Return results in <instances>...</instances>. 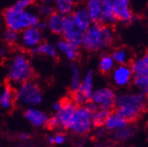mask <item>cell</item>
<instances>
[{
    "label": "cell",
    "mask_w": 148,
    "mask_h": 147,
    "mask_svg": "<svg viewBox=\"0 0 148 147\" xmlns=\"http://www.w3.org/2000/svg\"><path fill=\"white\" fill-rule=\"evenodd\" d=\"M55 47H56V49L58 51V53H59V51L62 53L71 62L76 61L77 58L79 57V48H77L75 46L70 44L68 42H66L63 39L59 40L56 42Z\"/></svg>",
    "instance_id": "18"
},
{
    "label": "cell",
    "mask_w": 148,
    "mask_h": 147,
    "mask_svg": "<svg viewBox=\"0 0 148 147\" xmlns=\"http://www.w3.org/2000/svg\"><path fill=\"white\" fill-rule=\"evenodd\" d=\"M62 107V102H55L53 106V109L54 110L55 112H58V111H60L61 108Z\"/></svg>",
    "instance_id": "37"
},
{
    "label": "cell",
    "mask_w": 148,
    "mask_h": 147,
    "mask_svg": "<svg viewBox=\"0 0 148 147\" xmlns=\"http://www.w3.org/2000/svg\"><path fill=\"white\" fill-rule=\"evenodd\" d=\"M112 8L117 22L128 25L135 20V14L131 8L130 0H106Z\"/></svg>",
    "instance_id": "7"
},
{
    "label": "cell",
    "mask_w": 148,
    "mask_h": 147,
    "mask_svg": "<svg viewBox=\"0 0 148 147\" xmlns=\"http://www.w3.org/2000/svg\"><path fill=\"white\" fill-rule=\"evenodd\" d=\"M83 107H84L91 115H93V114L99 109V107H98L97 105H96L94 102H92V101H88V102H87Z\"/></svg>",
    "instance_id": "35"
},
{
    "label": "cell",
    "mask_w": 148,
    "mask_h": 147,
    "mask_svg": "<svg viewBox=\"0 0 148 147\" xmlns=\"http://www.w3.org/2000/svg\"><path fill=\"white\" fill-rule=\"evenodd\" d=\"M36 27L38 28L40 31H42V32H43L44 30H46V29H47L46 21H45V20H43V19H41V20L38 22V24H37Z\"/></svg>",
    "instance_id": "36"
},
{
    "label": "cell",
    "mask_w": 148,
    "mask_h": 147,
    "mask_svg": "<svg viewBox=\"0 0 148 147\" xmlns=\"http://www.w3.org/2000/svg\"><path fill=\"white\" fill-rule=\"evenodd\" d=\"M34 77L33 66L28 56L23 53L14 54L8 65L7 79L12 84L18 85L30 81Z\"/></svg>",
    "instance_id": "3"
},
{
    "label": "cell",
    "mask_w": 148,
    "mask_h": 147,
    "mask_svg": "<svg viewBox=\"0 0 148 147\" xmlns=\"http://www.w3.org/2000/svg\"><path fill=\"white\" fill-rule=\"evenodd\" d=\"M37 1H39L40 3H42V4H51L53 3V0H37Z\"/></svg>",
    "instance_id": "39"
},
{
    "label": "cell",
    "mask_w": 148,
    "mask_h": 147,
    "mask_svg": "<svg viewBox=\"0 0 148 147\" xmlns=\"http://www.w3.org/2000/svg\"><path fill=\"white\" fill-rule=\"evenodd\" d=\"M35 9L41 19L49 17L55 11L53 5L51 4H42V3H40L35 7Z\"/></svg>",
    "instance_id": "30"
},
{
    "label": "cell",
    "mask_w": 148,
    "mask_h": 147,
    "mask_svg": "<svg viewBox=\"0 0 148 147\" xmlns=\"http://www.w3.org/2000/svg\"><path fill=\"white\" fill-rule=\"evenodd\" d=\"M116 92L108 87H103L94 90L91 101L94 102L99 108L112 111L116 101Z\"/></svg>",
    "instance_id": "8"
},
{
    "label": "cell",
    "mask_w": 148,
    "mask_h": 147,
    "mask_svg": "<svg viewBox=\"0 0 148 147\" xmlns=\"http://www.w3.org/2000/svg\"><path fill=\"white\" fill-rule=\"evenodd\" d=\"M70 16L73 21L74 25H76V27L83 33L92 24L90 17L88 16V13L84 5H78L75 7V9L73 10V12L70 14Z\"/></svg>",
    "instance_id": "13"
},
{
    "label": "cell",
    "mask_w": 148,
    "mask_h": 147,
    "mask_svg": "<svg viewBox=\"0 0 148 147\" xmlns=\"http://www.w3.org/2000/svg\"><path fill=\"white\" fill-rule=\"evenodd\" d=\"M116 112L127 123L136 120L146 107V95L125 93L116 97Z\"/></svg>",
    "instance_id": "2"
},
{
    "label": "cell",
    "mask_w": 148,
    "mask_h": 147,
    "mask_svg": "<svg viewBox=\"0 0 148 147\" xmlns=\"http://www.w3.org/2000/svg\"><path fill=\"white\" fill-rule=\"evenodd\" d=\"M36 2L37 0H16V2L14 3V6L18 10H25L34 7Z\"/></svg>",
    "instance_id": "33"
},
{
    "label": "cell",
    "mask_w": 148,
    "mask_h": 147,
    "mask_svg": "<svg viewBox=\"0 0 148 147\" xmlns=\"http://www.w3.org/2000/svg\"><path fill=\"white\" fill-rule=\"evenodd\" d=\"M2 38L6 43H8V44H14V43L18 42L19 34L6 28L2 34Z\"/></svg>",
    "instance_id": "31"
},
{
    "label": "cell",
    "mask_w": 148,
    "mask_h": 147,
    "mask_svg": "<svg viewBox=\"0 0 148 147\" xmlns=\"http://www.w3.org/2000/svg\"><path fill=\"white\" fill-rule=\"evenodd\" d=\"M117 23V20L115 17L112 8L109 5V3L105 0L104 3V8H103L102 14H101V17L99 20V23L102 25H108V26H111Z\"/></svg>",
    "instance_id": "24"
},
{
    "label": "cell",
    "mask_w": 148,
    "mask_h": 147,
    "mask_svg": "<svg viewBox=\"0 0 148 147\" xmlns=\"http://www.w3.org/2000/svg\"><path fill=\"white\" fill-rule=\"evenodd\" d=\"M33 55H42L51 58H56L58 56V51L54 44L49 42H42L39 45L30 50Z\"/></svg>",
    "instance_id": "21"
},
{
    "label": "cell",
    "mask_w": 148,
    "mask_h": 147,
    "mask_svg": "<svg viewBox=\"0 0 148 147\" xmlns=\"http://www.w3.org/2000/svg\"><path fill=\"white\" fill-rule=\"evenodd\" d=\"M65 17L63 14L54 11L49 17L46 18L47 29L53 34L61 35L63 31Z\"/></svg>",
    "instance_id": "16"
},
{
    "label": "cell",
    "mask_w": 148,
    "mask_h": 147,
    "mask_svg": "<svg viewBox=\"0 0 148 147\" xmlns=\"http://www.w3.org/2000/svg\"><path fill=\"white\" fill-rule=\"evenodd\" d=\"M110 55L114 60L115 63H116L117 65L128 64V62L131 61L130 51L127 48H124V47L115 49Z\"/></svg>",
    "instance_id": "23"
},
{
    "label": "cell",
    "mask_w": 148,
    "mask_h": 147,
    "mask_svg": "<svg viewBox=\"0 0 148 147\" xmlns=\"http://www.w3.org/2000/svg\"><path fill=\"white\" fill-rule=\"evenodd\" d=\"M127 122L121 117L116 111L111 112L104 124V126L108 130L116 131L127 126Z\"/></svg>",
    "instance_id": "22"
},
{
    "label": "cell",
    "mask_w": 148,
    "mask_h": 147,
    "mask_svg": "<svg viewBox=\"0 0 148 147\" xmlns=\"http://www.w3.org/2000/svg\"><path fill=\"white\" fill-rule=\"evenodd\" d=\"M20 138L22 139V140H27V139L29 138V135L25 134V133H23L20 135Z\"/></svg>",
    "instance_id": "38"
},
{
    "label": "cell",
    "mask_w": 148,
    "mask_h": 147,
    "mask_svg": "<svg viewBox=\"0 0 148 147\" xmlns=\"http://www.w3.org/2000/svg\"><path fill=\"white\" fill-rule=\"evenodd\" d=\"M102 25L91 24L87 30L83 33L81 47L88 53H94L103 50L102 43Z\"/></svg>",
    "instance_id": "6"
},
{
    "label": "cell",
    "mask_w": 148,
    "mask_h": 147,
    "mask_svg": "<svg viewBox=\"0 0 148 147\" xmlns=\"http://www.w3.org/2000/svg\"><path fill=\"white\" fill-rule=\"evenodd\" d=\"M115 62L110 54L103 53L99 61V70L103 74H108L115 68Z\"/></svg>",
    "instance_id": "25"
},
{
    "label": "cell",
    "mask_w": 148,
    "mask_h": 147,
    "mask_svg": "<svg viewBox=\"0 0 148 147\" xmlns=\"http://www.w3.org/2000/svg\"><path fill=\"white\" fill-rule=\"evenodd\" d=\"M112 112L110 110H106V109H101L99 108L96 111L92 116H91V123H92V127L95 128H99L104 126V124L108 118L109 114Z\"/></svg>",
    "instance_id": "26"
},
{
    "label": "cell",
    "mask_w": 148,
    "mask_h": 147,
    "mask_svg": "<svg viewBox=\"0 0 148 147\" xmlns=\"http://www.w3.org/2000/svg\"><path fill=\"white\" fill-rule=\"evenodd\" d=\"M108 147H111V146H108Z\"/></svg>",
    "instance_id": "40"
},
{
    "label": "cell",
    "mask_w": 148,
    "mask_h": 147,
    "mask_svg": "<svg viewBox=\"0 0 148 147\" xmlns=\"http://www.w3.org/2000/svg\"><path fill=\"white\" fill-rule=\"evenodd\" d=\"M25 117L35 127L45 126L49 118L45 113L36 107H28L25 112Z\"/></svg>",
    "instance_id": "15"
},
{
    "label": "cell",
    "mask_w": 148,
    "mask_h": 147,
    "mask_svg": "<svg viewBox=\"0 0 148 147\" xmlns=\"http://www.w3.org/2000/svg\"><path fill=\"white\" fill-rule=\"evenodd\" d=\"M16 100L18 104L28 107H34L40 105L42 101V93L38 84L27 81L21 84L14 94Z\"/></svg>",
    "instance_id": "4"
},
{
    "label": "cell",
    "mask_w": 148,
    "mask_h": 147,
    "mask_svg": "<svg viewBox=\"0 0 148 147\" xmlns=\"http://www.w3.org/2000/svg\"><path fill=\"white\" fill-rule=\"evenodd\" d=\"M77 107H78L71 100H66L65 102H62V107L61 110L56 112V114L53 116L57 121L58 128L68 129L72 115L75 112Z\"/></svg>",
    "instance_id": "11"
},
{
    "label": "cell",
    "mask_w": 148,
    "mask_h": 147,
    "mask_svg": "<svg viewBox=\"0 0 148 147\" xmlns=\"http://www.w3.org/2000/svg\"><path fill=\"white\" fill-rule=\"evenodd\" d=\"M130 68L133 73V77L148 76V55L145 54L142 57L133 61Z\"/></svg>",
    "instance_id": "19"
},
{
    "label": "cell",
    "mask_w": 148,
    "mask_h": 147,
    "mask_svg": "<svg viewBox=\"0 0 148 147\" xmlns=\"http://www.w3.org/2000/svg\"><path fill=\"white\" fill-rule=\"evenodd\" d=\"M71 90L72 92H75L78 90L79 87L81 82V79H80V74H79V68L76 65H71Z\"/></svg>",
    "instance_id": "29"
},
{
    "label": "cell",
    "mask_w": 148,
    "mask_h": 147,
    "mask_svg": "<svg viewBox=\"0 0 148 147\" xmlns=\"http://www.w3.org/2000/svg\"><path fill=\"white\" fill-rule=\"evenodd\" d=\"M79 0H53L54 10L58 13L68 16L78 5Z\"/></svg>",
    "instance_id": "20"
},
{
    "label": "cell",
    "mask_w": 148,
    "mask_h": 147,
    "mask_svg": "<svg viewBox=\"0 0 148 147\" xmlns=\"http://www.w3.org/2000/svg\"><path fill=\"white\" fill-rule=\"evenodd\" d=\"M93 81H94V73L93 70H88L84 78L80 82V85L77 91H79L85 98L87 102L91 101L92 95L94 92L93 89Z\"/></svg>",
    "instance_id": "17"
},
{
    "label": "cell",
    "mask_w": 148,
    "mask_h": 147,
    "mask_svg": "<svg viewBox=\"0 0 148 147\" xmlns=\"http://www.w3.org/2000/svg\"><path fill=\"white\" fill-rule=\"evenodd\" d=\"M92 115L84 107H78L72 115L68 129L79 135L88 134L92 128Z\"/></svg>",
    "instance_id": "5"
},
{
    "label": "cell",
    "mask_w": 148,
    "mask_h": 147,
    "mask_svg": "<svg viewBox=\"0 0 148 147\" xmlns=\"http://www.w3.org/2000/svg\"><path fill=\"white\" fill-rule=\"evenodd\" d=\"M14 94L10 88L6 87L0 93V106L5 109H8L13 104Z\"/></svg>",
    "instance_id": "27"
},
{
    "label": "cell",
    "mask_w": 148,
    "mask_h": 147,
    "mask_svg": "<svg viewBox=\"0 0 148 147\" xmlns=\"http://www.w3.org/2000/svg\"><path fill=\"white\" fill-rule=\"evenodd\" d=\"M62 35V39L65 40L66 42H68L70 44L77 48L81 47L83 32H81L76 27V25H74L73 21L71 20L70 16L65 17L63 31Z\"/></svg>",
    "instance_id": "10"
},
{
    "label": "cell",
    "mask_w": 148,
    "mask_h": 147,
    "mask_svg": "<svg viewBox=\"0 0 148 147\" xmlns=\"http://www.w3.org/2000/svg\"><path fill=\"white\" fill-rule=\"evenodd\" d=\"M47 140L50 144H53L57 145H61L65 143L66 141V136L62 134V133H58L54 135H49L47 137Z\"/></svg>",
    "instance_id": "34"
},
{
    "label": "cell",
    "mask_w": 148,
    "mask_h": 147,
    "mask_svg": "<svg viewBox=\"0 0 148 147\" xmlns=\"http://www.w3.org/2000/svg\"><path fill=\"white\" fill-rule=\"evenodd\" d=\"M43 34L36 26L25 29L19 34V44L26 49L32 50L42 42Z\"/></svg>",
    "instance_id": "9"
},
{
    "label": "cell",
    "mask_w": 148,
    "mask_h": 147,
    "mask_svg": "<svg viewBox=\"0 0 148 147\" xmlns=\"http://www.w3.org/2000/svg\"><path fill=\"white\" fill-rule=\"evenodd\" d=\"M105 0H85L84 7L92 24H99Z\"/></svg>",
    "instance_id": "14"
},
{
    "label": "cell",
    "mask_w": 148,
    "mask_h": 147,
    "mask_svg": "<svg viewBox=\"0 0 148 147\" xmlns=\"http://www.w3.org/2000/svg\"><path fill=\"white\" fill-rule=\"evenodd\" d=\"M133 134H134V131L127 126L123 129L115 131L113 136L116 140H127V139L130 138L133 135Z\"/></svg>",
    "instance_id": "32"
},
{
    "label": "cell",
    "mask_w": 148,
    "mask_h": 147,
    "mask_svg": "<svg viewBox=\"0 0 148 147\" xmlns=\"http://www.w3.org/2000/svg\"><path fill=\"white\" fill-rule=\"evenodd\" d=\"M133 84L139 90L140 93L147 94L148 91V76H138L133 77L132 79Z\"/></svg>",
    "instance_id": "28"
},
{
    "label": "cell",
    "mask_w": 148,
    "mask_h": 147,
    "mask_svg": "<svg viewBox=\"0 0 148 147\" xmlns=\"http://www.w3.org/2000/svg\"><path fill=\"white\" fill-rule=\"evenodd\" d=\"M3 19L7 29L20 34L25 29L35 27L41 20L35 7L18 10L14 5L8 6L3 12Z\"/></svg>",
    "instance_id": "1"
},
{
    "label": "cell",
    "mask_w": 148,
    "mask_h": 147,
    "mask_svg": "<svg viewBox=\"0 0 148 147\" xmlns=\"http://www.w3.org/2000/svg\"><path fill=\"white\" fill-rule=\"evenodd\" d=\"M113 83L116 87H125L127 86L133 79V73L129 64L117 65L112 70L111 74Z\"/></svg>",
    "instance_id": "12"
}]
</instances>
